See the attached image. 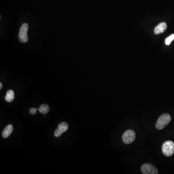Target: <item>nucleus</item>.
Returning a JSON list of instances; mask_svg holds the SVG:
<instances>
[{
  "mask_svg": "<svg viewBox=\"0 0 174 174\" xmlns=\"http://www.w3.org/2000/svg\"><path fill=\"white\" fill-rule=\"evenodd\" d=\"M28 30V25L27 23H24L20 27L18 38L20 42L22 43H26L28 41V37L27 35V32Z\"/></svg>",
  "mask_w": 174,
  "mask_h": 174,
  "instance_id": "3",
  "label": "nucleus"
},
{
  "mask_svg": "<svg viewBox=\"0 0 174 174\" xmlns=\"http://www.w3.org/2000/svg\"><path fill=\"white\" fill-rule=\"evenodd\" d=\"M171 121V117L168 114H165L160 117L156 124V128L162 130Z\"/></svg>",
  "mask_w": 174,
  "mask_h": 174,
  "instance_id": "1",
  "label": "nucleus"
},
{
  "mask_svg": "<svg viewBox=\"0 0 174 174\" xmlns=\"http://www.w3.org/2000/svg\"><path fill=\"white\" fill-rule=\"evenodd\" d=\"M38 110H39L41 113L43 114H47L49 111V107L47 104H43L41 105L40 108Z\"/></svg>",
  "mask_w": 174,
  "mask_h": 174,
  "instance_id": "9",
  "label": "nucleus"
},
{
  "mask_svg": "<svg viewBox=\"0 0 174 174\" xmlns=\"http://www.w3.org/2000/svg\"><path fill=\"white\" fill-rule=\"evenodd\" d=\"M141 170L144 174H157L158 173L157 169L150 163L144 164L141 167Z\"/></svg>",
  "mask_w": 174,
  "mask_h": 174,
  "instance_id": "5",
  "label": "nucleus"
},
{
  "mask_svg": "<svg viewBox=\"0 0 174 174\" xmlns=\"http://www.w3.org/2000/svg\"><path fill=\"white\" fill-rule=\"evenodd\" d=\"M13 131V126L11 124L8 125L3 129L2 132V136L4 138L8 137Z\"/></svg>",
  "mask_w": 174,
  "mask_h": 174,
  "instance_id": "7",
  "label": "nucleus"
},
{
  "mask_svg": "<svg viewBox=\"0 0 174 174\" xmlns=\"http://www.w3.org/2000/svg\"><path fill=\"white\" fill-rule=\"evenodd\" d=\"M136 138V134L133 131L131 130L126 131L124 132L122 136V140L126 144H129L132 143Z\"/></svg>",
  "mask_w": 174,
  "mask_h": 174,
  "instance_id": "4",
  "label": "nucleus"
},
{
  "mask_svg": "<svg viewBox=\"0 0 174 174\" xmlns=\"http://www.w3.org/2000/svg\"><path fill=\"white\" fill-rule=\"evenodd\" d=\"M62 133H63V132H62L60 130L58 129L57 128V129L55 131V137H60L61 135H62Z\"/></svg>",
  "mask_w": 174,
  "mask_h": 174,
  "instance_id": "12",
  "label": "nucleus"
},
{
  "mask_svg": "<svg viewBox=\"0 0 174 174\" xmlns=\"http://www.w3.org/2000/svg\"><path fill=\"white\" fill-rule=\"evenodd\" d=\"M14 98H15V94H14V91L12 90H8L7 92L6 97H5L6 101L8 103H11L14 100Z\"/></svg>",
  "mask_w": 174,
  "mask_h": 174,
  "instance_id": "8",
  "label": "nucleus"
},
{
  "mask_svg": "<svg viewBox=\"0 0 174 174\" xmlns=\"http://www.w3.org/2000/svg\"><path fill=\"white\" fill-rule=\"evenodd\" d=\"M29 112L31 114L35 115V114L37 113V109L35 108H31L29 110Z\"/></svg>",
  "mask_w": 174,
  "mask_h": 174,
  "instance_id": "13",
  "label": "nucleus"
},
{
  "mask_svg": "<svg viewBox=\"0 0 174 174\" xmlns=\"http://www.w3.org/2000/svg\"><path fill=\"white\" fill-rule=\"evenodd\" d=\"M2 88V84L1 82L0 83V90H1Z\"/></svg>",
  "mask_w": 174,
  "mask_h": 174,
  "instance_id": "14",
  "label": "nucleus"
},
{
  "mask_svg": "<svg viewBox=\"0 0 174 174\" xmlns=\"http://www.w3.org/2000/svg\"><path fill=\"white\" fill-rule=\"evenodd\" d=\"M174 40V34H172L169 36L165 40V43H166V45H170L171 44V42H172V41Z\"/></svg>",
  "mask_w": 174,
  "mask_h": 174,
  "instance_id": "11",
  "label": "nucleus"
},
{
  "mask_svg": "<svg viewBox=\"0 0 174 174\" xmlns=\"http://www.w3.org/2000/svg\"><path fill=\"white\" fill-rule=\"evenodd\" d=\"M167 25L165 22H162L158 25L155 29L154 32L155 34H159L162 33L167 30Z\"/></svg>",
  "mask_w": 174,
  "mask_h": 174,
  "instance_id": "6",
  "label": "nucleus"
},
{
  "mask_svg": "<svg viewBox=\"0 0 174 174\" xmlns=\"http://www.w3.org/2000/svg\"><path fill=\"white\" fill-rule=\"evenodd\" d=\"M163 154L167 157L172 156L174 152V143L172 141H166L162 146Z\"/></svg>",
  "mask_w": 174,
  "mask_h": 174,
  "instance_id": "2",
  "label": "nucleus"
},
{
  "mask_svg": "<svg viewBox=\"0 0 174 174\" xmlns=\"http://www.w3.org/2000/svg\"><path fill=\"white\" fill-rule=\"evenodd\" d=\"M58 129L62 132H65L68 129V125L67 123L62 122L58 125Z\"/></svg>",
  "mask_w": 174,
  "mask_h": 174,
  "instance_id": "10",
  "label": "nucleus"
}]
</instances>
